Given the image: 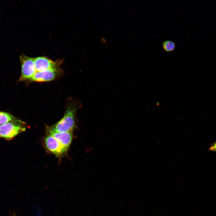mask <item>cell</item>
I'll return each instance as SVG.
<instances>
[{
    "label": "cell",
    "mask_w": 216,
    "mask_h": 216,
    "mask_svg": "<svg viewBox=\"0 0 216 216\" xmlns=\"http://www.w3.org/2000/svg\"><path fill=\"white\" fill-rule=\"evenodd\" d=\"M76 110L74 106H69L61 119L55 124L46 127V130L57 132H73L76 125Z\"/></svg>",
    "instance_id": "6da1fadb"
},
{
    "label": "cell",
    "mask_w": 216,
    "mask_h": 216,
    "mask_svg": "<svg viewBox=\"0 0 216 216\" xmlns=\"http://www.w3.org/2000/svg\"><path fill=\"white\" fill-rule=\"evenodd\" d=\"M26 129L25 123L21 120L10 122L0 126V137L10 140Z\"/></svg>",
    "instance_id": "7a4b0ae2"
},
{
    "label": "cell",
    "mask_w": 216,
    "mask_h": 216,
    "mask_svg": "<svg viewBox=\"0 0 216 216\" xmlns=\"http://www.w3.org/2000/svg\"><path fill=\"white\" fill-rule=\"evenodd\" d=\"M20 59L21 65V74L19 81L30 80L36 72L34 58L22 54L20 56Z\"/></svg>",
    "instance_id": "3957f363"
},
{
    "label": "cell",
    "mask_w": 216,
    "mask_h": 216,
    "mask_svg": "<svg viewBox=\"0 0 216 216\" xmlns=\"http://www.w3.org/2000/svg\"><path fill=\"white\" fill-rule=\"evenodd\" d=\"M58 63L55 67L46 70L36 71L30 80L37 82L49 81L55 79L62 73Z\"/></svg>",
    "instance_id": "277c9868"
},
{
    "label": "cell",
    "mask_w": 216,
    "mask_h": 216,
    "mask_svg": "<svg viewBox=\"0 0 216 216\" xmlns=\"http://www.w3.org/2000/svg\"><path fill=\"white\" fill-rule=\"evenodd\" d=\"M45 142L48 150L57 157L62 156L68 150L56 139L49 134L45 137Z\"/></svg>",
    "instance_id": "5b68a950"
},
{
    "label": "cell",
    "mask_w": 216,
    "mask_h": 216,
    "mask_svg": "<svg viewBox=\"0 0 216 216\" xmlns=\"http://www.w3.org/2000/svg\"><path fill=\"white\" fill-rule=\"evenodd\" d=\"M46 131L48 134L53 136L68 149L69 148L73 139V132H57Z\"/></svg>",
    "instance_id": "8992f818"
},
{
    "label": "cell",
    "mask_w": 216,
    "mask_h": 216,
    "mask_svg": "<svg viewBox=\"0 0 216 216\" xmlns=\"http://www.w3.org/2000/svg\"><path fill=\"white\" fill-rule=\"evenodd\" d=\"M36 71H40L53 68L58 63L54 62L45 56H39L34 58Z\"/></svg>",
    "instance_id": "52a82bcc"
},
{
    "label": "cell",
    "mask_w": 216,
    "mask_h": 216,
    "mask_svg": "<svg viewBox=\"0 0 216 216\" xmlns=\"http://www.w3.org/2000/svg\"><path fill=\"white\" fill-rule=\"evenodd\" d=\"M19 120L10 113L0 111V126L10 122L16 121Z\"/></svg>",
    "instance_id": "ba28073f"
},
{
    "label": "cell",
    "mask_w": 216,
    "mask_h": 216,
    "mask_svg": "<svg viewBox=\"0 0 216 216\" xmlns=\"http://www.w3.org/2000/svg\"><path fill=\"white\" fill-rule=\"evenodd\" d=\"M162 46L164 50L166 52H170L173 51L176 48V45L173 41L167 40L164 41L162 44Z\"/></svg>",
    "instance_id": "9c48e42d"
},
{
    "label": "cell",
    "mask_w": 216,
    "mask_h": 216,
    "mask_svg": "<svg viewBox=\"0 0 216 216\" xmlns=\"http://www.w3.org/2000/svg\"><path fill=\"white\" fill-rule=\"evenodd\" d=\"M209 150L212 151L216 152V141L212 144L209 148Z\"/></svg>",
    "instance_id": "30bf717a"
}]
</instances>
